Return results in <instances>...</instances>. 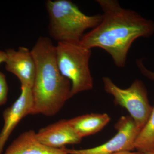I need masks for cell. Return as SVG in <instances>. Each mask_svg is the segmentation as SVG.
I'll return each mask as SVG.
<instances>
[{"mask_svg": "<svg viewBox=\"0 0 154 154\" xmlns=\"http://www.w3.org/2000/svg\"><path fill=\"white\" fill-rule=\"evenodd\" d=\"M103 14L96 28L85 33L80 42L88 48H99L112 57L116 66L123 68L135 40L148 38L154 33V22L137 12L122 8L114 0L96 1Z\"/></svg>", "mask_w": 154, "mask_h": 154, "instance_id": "obj_1", "label": "cell"}, {"mask_svg": "<svg viewBox=\"0 0 154 154\" xmlns=\"http://www.w3.org/2000/svg\"><path fill=\"white\" fill-rule=\"evenodd\" d=\"M31 51L36 67L31 115L55 116L71 98V84L60 72L55 46L49 38L39 37Z\"/></svg>", "mask_w": 154, "mask_h": 154, "instance_id": "obj_2", "label": "cell"}, {"mask_svg": "<svg viewBox=\"0 0 154 154\" xmlns=\"http://www.w3.org/2000/svg\"><path fill=\"white\" fill-rule=\"evenodd\" d=\"M45 6L50 36L58 42H80L85 31L96 28L102 19L101 14L86 15L69 0H48Z\"/></svg>", "mask_w": 154, "mask_h": 154, "instance_id": "obj_3", "label": "cell"}, {"mask_svg": "<svg viewBox=\"0 0 154 154\" xmlns=\"http://www.w3.org/2000/svg\"><path fill=\"white\" fill-rule=\"evenodd\" d=\"M56 57L61 74L71 84V97L94 88L90 68L91 49L80 42H60L55 46Z\"/></svg>", "mask_w": 154, "mask_h": 154, "instance_id": "obj_4", "label": "cell"}, {"mask_svg": "<svg viewBox=\"0 0 154 154\" xmlns=\"http://www.w3.org/2000/svg\"><path fill=\"white\" fill-rule=\"evenodd\" d=\"M102 80L105 92L113 96L116 105L128 110L140 132L153 109L150 105L143 83L140 80H136L129 88L122 89L109 77H103Z\"/></svg>", "mask_w": 154, "mask_h": 154, "instance_id": "obj_5", "label": "cell"}, {"mask_svg": "<svg viewBox=\"0 0 154 154\" xmlns=\"http://www.w3.org/2000/svg\"><path fill=\"white\" fill-rule=\"evenodd\" d=\"M116 134L109 141L98 146L83 149H71L63 148L69 154H112L117 152L131 151L140 131L131 116H122L115 125Z\"/></svg>", "mask_w": 154, "mask_h": 154, "instance_id": "obj_6", "label": "cell"}, {"mask_svg": "<svg viewBox=\"0 0 154 154\" xmlns=\"http://www.w3.org/2000/svg\"><path fill=\"white\" fill-rule=\"evenodd\" d=\"M33 105L32 88L21 87V93L18 99L3 113L4 124L0 132V154L13 131L22 119L31 114Z\"/></svg>", "mask_w": 154, "mask_h": 154, "instance_id": "obj_7", "label": "cell"}, {"mask_svg": "<svg viewBox=\"0 0 154 154\" xmlns=\"http://www.w3.org/2000/svg\"><path fill=\"white\" fill-rule=\"evenodd\" d=\"M5 51L6 58L5 63L7 71L18 78L21 87L32 88L36 67L31 50L26 47H19L17 50L9 48Z\"/></svg>", "mask_w": 154, "mask_h": 154, "instance_id": "obj_8", "label": "cell"}, {"mask_svg": "<svg viewBox=\"0 0 154 154\" xmlns=\"http://www.w3.org/2000/svg\"><path fill=\"white\" fill-rule=\"evenodd\" d=\"M36 137L41 143L54 149H61L66 145L79 144L82 139L66 119H62L41 128L36 133Z\"/></svg>", "mask_w": 154, "mask_h": 154, "instance_id": "obj_9", "label": "cell"}, {"mask_svg": "<svg viewBox=\"0 0 154 154\" xmlns=\"http://www.w3.org/2000/svg\"><path fill=\"white\" fill-rule=\"evenodd\" d=\"M2 154H69L63 148L54 149L41 143L33 130L22 133Z\"/></svg>", "mask_w": 154, "mask_h": 154, "instance_id": "obj_10", "label": "cell"}, {"mask_svg": "<svg viewBox=\"0 0 154 154\" xmlns=\"http://www.w3.org/2000/svg\"><path fill=\"white\" fill-rule=\"evenodd\" d=\"M110 119L107 113H90L69 119V122L75 132L82 139L102 130Z\"/></svg>", "mask_w": 154, "mask_h": 154, "instance_id": "obj_11", "label": "cell"}, {"mask_svg": "<svg viewBox=\"0 0 154 154\" xmlns=\"http://www.w3.org/2000/svg\"><path fill=\"white\" fill-rule=\"evenodd\" d=\"M134 148L143 153L154 150V107L148 120L138 134Z\"/></svg>", "mask_w": 154, "mask_h": 154, "instance_id": "obj_12", "label": "cell"}, {"mask_svg": "<svg viewBox=\"0 0 154 154\" xmlns=\"http://www.w3.org/2000/svg\"><path fill=\"white\" fill-rule=\"evenodd\" d=\"M8 87L4 73L0 72V106L5 105L8 100Z\"/></svg>", "mask_w": 154, "mask_h": 154, "instance_id": "obj_13", "label": "cell"}, {"mask_svg": "<svg viewBox=\"0 0 154 154\" xmlns=\"http://www.w3.org/2000/svg\"><path fill=\"white\" fill-rule=\"evenodd\" d=\"M138 68L142 74L148 79L154 81V72L149 70L146 68L143 63L142 59H138L136 61Z\"/></svg>", "mask_w": 154, "mask_h": 154, "instance_id": "obj_14", "label": "cell"}, {"mask_svg": "<svg viewBox=\"0 0 154 154\" xmlns=\"http://www.w3.org/2000/svg\"><path fill=\"white\" fill-rule=\"evenodd\" d=\"M6 58V54L5 51L0 50V64L5 61Z\"/></svg>", "mask_w": 154, "mask_h": 154, "instance_id": "obj_15", "label": "cell"}, {"mask_svg": "<svg viewBox=\"0 0 154 154\" xmlns=\"http://www.w3.org/2000/svg\"><path fill=\"white\" fill-rule=\"evenodd\" d=\"M143 153L140 152H131V151H121L117 152L114 153L112 154H143Z\"/></svg>", "mask_w": 154, "mask_h": 154, "instance_id": "obj_16", "label": "cell"}, {"mask_svg": "<svg viewBox=\"0 0 154 154\" xmlns=\"http://www.w3.org/2000/svg\"><path fill=\"white\" fill-rule=\"evenodd\" d=\"M143 154H154V150L147 152L144 153Z\"/></svg>", "mask_w": 154, "mask_h": 154, "instance_id": "obj_17", "label": "cell"}]
</instances>
